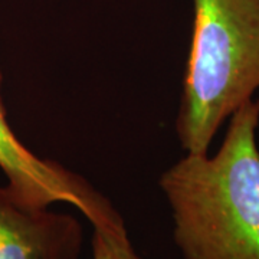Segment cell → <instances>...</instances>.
Returning <instances> with one entry per match:
<instances>
[{"label": "cell", "instance_id": "cell-3", "mask_svg": "<svg viewBox=\"0 0 259 259\" xmlns=\"http://www.w3.org/2000/svg\"><path fill=\"white\" fill-rule=\"evenodd\" d=\"M2 88L0 65V170L6 177L5 186L10 193L32 206L72 204L90 223L115 216L118 210L110 199L85 177L51 158L39 157L16 137L8 122Z\"/></svg>", "mask_w": 259, "mask_h": 259}, {"label": "cell", "instance_id": "cell-5", "mask_svg": "<svg viewBox=\"0 0 259 259\" xmlns=\"http://www.w3.org/2000/svg\"><path fill=\"white\" fill-rule=\"evenodd\" d=\"M93 259H143L133 248L124 221L93 223Z\"/></svg>", "mask_w": 259, "mask_h": 259}, {"label": "cell", "instance_id": "cell-2", "mask_svg": "<svg viewBox=\"0 0 259 259\" xmlns=\"http://www.w3.org/2000/svg\"><path fill=\"white\" fill-rule=\"evenodd\" d=\"M259 90V0H193V33L175 130L190 154Z\"/></svg>", "mask_w": 259, "mask_h": 259}, {"label": "cell", "instance_id": "cell-4", "mask_svg": "<svg viewBox=\"0 0 259 259\" xmlns=\"http://www.w3.org/2000/svg\"><path fill=\"white\" fill-rule=\"evenodd\" d=\"M83 239L76 216L23 203L0 186V259H81Z\"/></svg>", "mask_w": 259, "mask_h": 259}, {"label": "cell", "instance_id": "cell-1", "mask_svg": "<svg viewBox=\"0 0 259 259\" xmlns=\"http://www.w3.org/2000/svg\"><path fill=\"white\" fill-rule=\"evenodd\" d=\"M209 156L190 154L158 179L183 259H259V108L250 100L229 118Z\"/></svg>", "mask_w": 259, "mask_h": 259}, {"label": "cell", "instance_id": "cell-6", "mask_svg": "<svg viewBox=\"0 0 259 259\" xmlns=\"http://www.w3.org/2000/svg\"><path fill=\"white\" fill-rule=\"evenodd\" d=\"M255 102H256V107H258V108H259V100H256V101H255Z\"/></svg>", "mask_w": 259, "mask_h": 259}]
</instances>
